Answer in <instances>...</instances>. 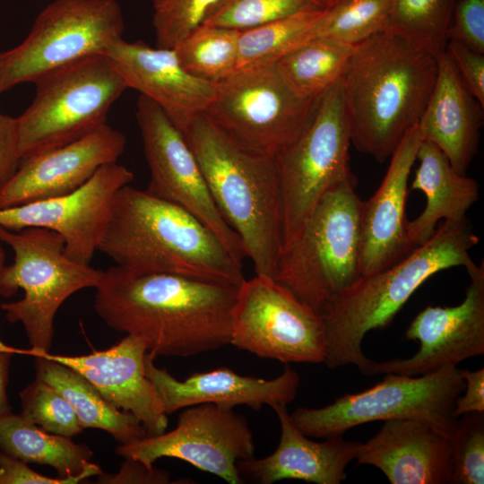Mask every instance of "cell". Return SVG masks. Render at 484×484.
<instances>
[{
  "label": "cell",
  "instance_id": "cell-40",
  "mask_svg": "<svg viewBox=\"0 0 484 484\" xmlns=\"http://www.w3.org/2000/svg\"><path fill=\"white\" fill-rule=\"evenodd\" d=\"M169 471L148 465L134 458H125L118 471L101 472L98 475L99 484H169L172 483Z\"/></svg>",
  "mask_w": 484,
  "mask_h": 484
},
{
  "label": "cell",
  "instance_id": "cell-2",
  "mask_svg": "<svg viewBox=\"0 0 484 484\" xmlns=\"http://www.w3.org/2000/svg\"><path fill=\"white\" fill-rule=\"evenodd\" d=\"M437 75L436 55L386 29L356 45L341 82L350 143L383 163L418 125Z\"/></svg>",
  "mask_w": 484,
  "mask_h": 484
},
{
  "label": "cell",
  "instance_id": "cell-46",
  "mask_svg": "<svg viewBox=\"0 0 484 484\" xmlns=\"http://www.w3.org/2000/svg\"><path fill=\"white\" fill-rule=\"evenodd\" d=\"M324 8L333 7L344 0H318Z\"/></svg>",
  "mask_w": 484,
  "mask_h": 484
},
{
  "label": "cell",
  "instance_id": "cell-31",
  "mask_svg": "<svg viewBox=\"0 0 484 484\" xmlns=\"http://www.w3.org/2000/svg\"><path fill=\"white\" fill-rule=\"evenodd\" d=\"M239 30L201 23L176 48L182 67L214 84L238 70Z\"/></svg>",
  "mask_w": 484,
  "mask_h": 484
},
{
  "label": "cell",
  "instance_id": "cell-32",
  "mask_svg": "<svg viewBox=\"0 0 484 484\" xmlns=\"http://www.w3.org/2000/svg\"><path fill=\"white\" fill-rule=\"evenodd\" d=\"M394 0H344L326 8L310 39L331 38L358 45L387 29Z\"/></svg>",
  "mask_w": 484,
  "mask_h": 484
},
{
  "label": "cell",
  "instance_id": "cell-22",
  "mask_svg": "<svg viewBox=\"0 0 484 484\" xmlns=\"http://www.w3.org/2000/svg\"><path fill=\"white\" fill-rule=\"evenodd\" d=\"M147 349L138 338L125 335L112 347L88 355L39 353L82 375L115 407L131 412L147 436L166 431L168 417L158 393L145 374ZM35 356V355H33Z\"/></svg>",
  "mask_w": 484,
  "mask_h": 484
},
{
  "label": "cell",
  "instance_id": "cell-34",
  "mask_svg": "<svg viewBox=\"0 0 484 484\" xmlns=\"http://www.w3.org/2000/svg\"><path fill=\"white\" fill-rule=\"evenodd\" d=\"M311 8L325 9L318 0H217L202 23L241 31Z\"/></svg>",
  "mask_w": 484,
  "mask_h": 484
},
{
  "label": "cell",
  "instance_id": "cell-18",
  "mask_svg": "<svg viewBox=\"0 0 484 484\" xmlns=\"http://www.w3.org/2000/svg\"><path fill=\"white\" fill-rule=\"evenodd\" d=\"M125 144V136L105 124L79 140L22 159L0 188V209L74 192L101 166L117 162Z\"/></svg>",
  "mask_w": 484,
  "mask_h": 484
},
{
  "label": "cell",
  "instance_id": "cell-10",
  "mask_svg": "<svg viewBox=\"0 0 484 484\" xmlns=\"http://www.w3.org/2000/svg\"><path fill=\"white\" fill-rule=\"evenodd\" d=\"M117 0H54L37 15L26 38L1 53L3 91L32 82L78 60L106 55L123 39Z\"/></svg>",
  "mask_w": 484,
  "mask_h": 484
},
{
  "label": "cell",
  "instance_id": "cell-24",
  "mask_svg": "<svg viewBox=\"0 0 484 484\" xmlns=\"http://www.w3.org/2000/svg\"><path fill=\"white\" fill-rule=\"evenodd\" d=\"M378 468L392 484L451 482L449 438L432 426L414 419L385 420L356 458Z\"/></svg>",
  "mask_w": 484,
  "mask_h": 484
},
{
  "label": "cell",
  "instance_id": "cell-27",
  "mask_svg": "<svg viewBox=\"0 0 484 484\" xmlns=\"http://www.w3.org/2000/svg\"><path fill=\"white\" fill-rule=\"evenodd\" d=\"M32 357L36 377L56 389L70 402L83 429L104 430L119 445L130 444L147 436L134 414L108 402L78 371L42 355Z\"/></svg>",
  "mask_w": 484,
  "mask_h": 484
},
{
  "label": "cell",
  "instance_id": "cell-35",
  "mask_svg": "<svg viewBox=\"0 0 484 484\" xmlns=\"http://www.w3.org/2000/svg\"><path fill=\"white\" fill-rule=\"evenodd\" d=\"M20 399L21 415L48 433L72 437L83 430L70 402L37 377L20 392Z\"/></svg>",
  "mask_w": 484,
  "mask_h": 484
},
{
  "label": "cell",
  "instance_id": "cell-14",
  "mask_svg": "<svg viewBox=\"0 0 484 484\" xmlns=\"http://www.w3.org/2000/svg\"><path fill=\"white\" fill-rule=\"evenodd\" d=\"M135 117L151 171L147 191L190 212L243 262L246 257L243 243L215 204L183 133L155 102L143 95L136 103Z\"/></svg>",
  "mask_w": 484,
  "mask_h": 484
},
{
  "label": "cell",
  "instance_id": "cell-3",
  "mask_svg": "<svg viewBox=\"0 0 484 484\" xmlns=\"http://www.w3.org/2000/svg\"><path fill=\"white\" fill-rule=\"evenodd\" d=\"M117 265L240 286L237 260L203 222L180 206L126 185L117 193L98 246Z\"/></svg>",
  "mask_w": 484,
  "mask_h": 484
},
{
  "label": "cell",
  "instance_id": "cell-37",
  "mask_svg": "<svg viewBox=\"0 0 484 484\" xmlns=\"http://www.w3.org/2000/svg\"><path fill=\"white\" fill-rule=\"evenodd\" d=\"M217 0H152L157 47L176 48L200 25Z\"/></svg>",
  "mask_w": 484,
  "mask_h": 484
},
{
  "label": "cell",
  "instance_id": "cell-6",
  "mask_svg": "<svg viewBox=\"0 0 484 484\" xmlns=\"http://www.w3.org/2000/svg\"><path fill=\"white\" fill-rule=\"evenodd\" d=\"M351 176L331 187L283 246L274 280L323 315L361 278L359 212Z\"/></svg>",
  "mask_w": 484,
  "mask_h": 484
},
{
  "label": "cell",
  "instance_id": "cell-39",
  "mask_svg": "<svg viewBox=\"0 0 484 484\" xmlns=\"http://www.w3.org/2000/svg\"><path fill=\"white\" fill-rule=\"evenodd\" d=\"M445 52L472 96L484 107V53L455 39H448Z\"/></svg>",
  "mask_w": 484,
  "mask_h": 484
},
{
  "label": "cell",
  "instance_id": "cell-38",
  "mask_svg": "<svg viewBox=\"0 0 484 484\" xmlns=\"http://www.w3.org/2000/svg\"><path fill=\"white\" fill-rule=\"evenodd\" d=\"M447 37L484 53V0L455 2Z\"/></svg>",
  "mask_w": 484,
  "mask_h": 484
},
{
  "label": "cell",
  "instance_id": "cell-20",
  "mask_svg": "<svg viewBox=\"0 0 484 484\" xmlns=\"http://www.w3.org/2000/svg\"><path fill=\"white\" fill-rule=\"evenodd\" d=\"M421 138L410 129L392 154L385 176L359 212L361 277L400 262L416 246L410 241L405 213L408 182Z\"/></svg>",
  "mask_w": 484,
  "mask_h": 484
},
{
  "label": "cell",
  "instance_id": "cell-25",
  "mask_svg": "<svg viewBox=\"0 0 484 484\" xmlns=\"http://www.w3.org/2000/svg\"><path fill=\"white\" fill-rule=\"evenodd\" d=\"M436 59V82L417 127L421 141L437 146L452 167L466 175L479 150L484 107L467 89L445 50Z\"/></svg>",
  "mask_w": 484,
  "mask_h": 484
},
{
  "label": "cell",
  "instance_id": "cell-19",
  "mask_svg": "<svg viewBox=\"0 0 484 484\" xmlns=\"http://www.w3.org/2000/svg\"><path fill=\"white\" fill-rule=\"evenodd\" d=\"M106 56L127 88L155 102L181 132L204 114L213 99L216 84L187 73L174 48L120 39Z\"/></svg>",
  "mask_w": 484,
  "mask_h": 484
},
{
  "label": "cell",
  "instance_id": "cell-43",
  "mask_svg": "<svg viewBox=\"0 0 484 484\" xmlns=\"http://www.w3.org/2000/svg\"><path fill=\"white\" fill-rule=\"evenodd\" d=\"M460 371L464 380L465 393L455 402L454 416L460 418L469 412H484V368Z\"/></svg>",
  "mask_w": 484,
  "mask_h": 484
},
{
  "label": "cell",
  "instance_id": "cell-36",
  "mask_svg": "<svg viewBox=\"0 0 484 484\" xmlns=\"http://www.w3.org/2000/svg\"><path fill=\"white\" fill-rule=\"evenodd\" d=\"M458 418L449 438L452 458L451 484L484 483V412Z\"/></svg>",
  "mask_w": 484,
  "mask_h": 484
},
{
  "label": "cell",
  "instance_id": "cell-41",
  "mask_svg": "<svg viewBox=\"0 0 484 484\" xmlns=\"http://www.w3.org/2000/svg\"><path fill=\"white\" fill-rule=\"evenodd\" d=\"M88 478V474L50 478L33 471L27 462L0 450V484H77Z\"/></svg>",
  "mask_w": 484,
  "mask_h": 484
},
{
  "label": "cell",
  "instance_id": "cell-44",
  "mask_svg": "<svg viewBox=\"0 0 484 484\" xmlns=\"http://www.w3.org/2000/svg\"><path fill=\"white\" fill-rule=\"evenodd\" d=\"M13 354V352L10 351H0V416L12 412V407L6 394V386Z\"/></svg>",
  "mask_w": 484,
  "mask_h": 484
},
{
  "label": "cell",
  "instance_id": "cell-47",
  "mask_svg": "<svg viewBox=\"0 0 484 484\" xmlns=\"http://www.w3.org/2000/svg\"><path fill=\"white\" fill-rule=\"evenodd\" d=\"M0 351H10L13 353L20 352V350H15L12 347L7 346L0 340Z\"/></svg>",
  "mask_w": 484,
  "mask_h": 484
},
{
  "label": "cell",
  "instance_id": "cell-12",
  "mask_svg": "<svg viewBox=\"0 0 484 484\" xmlns=\"http://www.w3.org/2000/svg\"><path fill=\"white\" fill-rule=\"evenodd\" d=\"M318 98L297 97L274 63L255 65L218 82L204 115L242 146L275 156L306 128Z\"/></svg>",
  "mask_w": 484,
  "mask_h": 484
},
{
  "label": "cell",
  "instance_id": "cell-17",
  "mask_svg": "<svg viewBox=\"0 0 484 484\" xmlns=\"http://www.w3.org/2000/svg\"><path fill=\"white\" fill-rule=\"evenodd\" d=\"M471 279L462 302L454 307L428 306L411 321L405 332L419 341V350L408 359H369L364 375L397 373L419 376L441 367H456L484 353V263L467 269Z\"/></svg>",
  "mask_w": 484,
  "mask_h": 484
},
{
  "label": "cell",
  "instance_id": "cell-7",
  "mask_svg": "<svg viewBox=\"0 0 484 484\" xmlns=\"http://www.w3.org/2000/svg\"><path fill=\"white\" fill-rule=\"evenodd\" d=\"M0 241L14 253L13 263L5 265L0 278V295L9 298L19 289L24 291L22 299L3 303L0 308L10 323L20 322L25 329L31 348L21 353L49 352L57 310L77 291L95 289L103 271L68 257L63 237L51 229L0 227Z\"/></svg>",
  "mask_w": 484,
  "mask_h": 484
},
{
  "label": "cell",
  "instance_id": "cell-45",
  "mask_svg": "<svg viewBox=\"0 0 484 484\" xmlns=\"http://www.w3.org/2000/svg\"><path fill=\"white\" fill-rule=\"evenodd\" d=\"M5 254L2 246V242L0 241V278L5 267Z\"/></svg>",
  "mask_w": 484,
  "mask_h": 484
},
{
  "label": "cell",
  "instance_id": "cell-42",
  "mask_svg": "<svg viewBox=\"0 0 484 484\" xmlns=\"http://www.w3.org/2000/svg\"><path fill=\"white\" fill-rule=\"evenodd\" d=\"M20 162L16 118L0 112V188L15 174Z\"/></svg>",
  "mask_w": 484,
  "mask_h": 484
},
{
  "label": "cell",
  "instance_id": "cell-16",
  "mask_svg": "<svg viewBox=\"0 0 484 484\" xmlns=\"http://www.w3.org/2000/svg\"><path fill=\"white\" fill-rule=\"evenodd\" d=\"M133 180V172L117 162L103 165L73 193L0 209V227L12 231L26 228L56 231L65 240L68 257L90 264L117 193Z\"/></svg>",
  "mask_w": 484,
  "mask_h": 484
},
{
  "label": "cell",
  "instance_id": "cell-9",
  "mask_svg": "<svg viewBox=\"0 0 484 484\" xmlns=\"http://www.w3.org/2000/svg\"><path fill=\"white\" fill-rule=\"evenodd\" d=\"M464 380L457 367L416 376L386 373L370 388L347 393L321 408H297L290 417L309 437L342 436L350 428L376 420L414 419L425 422L447 438L458 418L454 414Z\"/></svg>",
  "mask_w": 484,
  "mask_h": 484
},
{
  "label": "cell",
  "instance_id": "cell-26",
  "mask_svg": "<svg viewBox=\"0 0 484 484\" xmlns=\"http://www.w3.org/2000/svg\"><path fill=\"white\" fill-rule=\"evenodd\" d=\"M416 160L419 164L411 189L422 191L427 199L423 212L407 223L410 241L417 247L433 236L440 220L466 217L467 211L480 196V186L475 179L458 173L441 150L430 142H420Z\"/></svg>",
  "mask_w": 484,
  "mask_h": 484
},
{
  "label": "cell",
  "instance_id": "cell-11",
  "mask_svg": "<svg viewBox=\"0 0 484 484\" xmlns=\"http://www.w3.org/2000/svg\"><path fill=\"white\" fill-rule=\"evenodd\" d=\"M350 145L340 82L318 98L306 128L275 155L283 246L299 230L322 196L334 185L353 176L349 166Z\"/></svg>",
  "mask_w": 484,
  "mask_h": 484
},
{
  "label": "cell",
  "instance_id": "cell-13",
  "mask_svg": "<svg viewBox=\"0 0 484 484\" xmlns=\"http://www.w3.org/2000/svg\"><path fill=\"white\" fill-rule=\"evenodd\" d=\"M230 344L284 364L323 363L324 320L274 279L255 275L245 279L238 288Z\"/></svg>",
  "mask_w": 484,
  "mask_h": 484
},
{
  "label": "cell",
  "instance_id": "cell-4",
  "mask_svg": "<svg viewBox=\"0 0 484 484\" xmlns=\"http://www.w3.org/2000/svg\"><path fill=\"white\" fill-rule=\"evenodd\" d=\"M182 133L215 204L241 239L255 275L274 279L283 246L275 156L242 146L204 114Z\"/></svg>",
  "mask_w": 484,
  "mask_h": 484
},
{
  "label": "cell",
  "instance_id": "cell-5",
  "mask_svg": "<svg viewBox=\"0 0 484 484\" xmlns=\"http://www.w3.org/2000/svg\"><path fill=\"white\" fill-rule=\"evenodd\" d=\"M479 242L467 216L444 220L433 236L400 262L361 277L341 292L322 315L330 368L354 364L359 371L369 359L361 348L366 334L386 327L416 290L451 267L475 264L470 250Z\"/></svg>",
  "mask_w": 484,
  "mask_h": 484
},
{
  "label": "cell",
  "instance_id": "cell-29",
  "mask_svg": "<svg viewBox=\"0 0 484 484\" xmlns=\"http://www.w3.org/2000/svg\"><path fill=\"white\" fill-rule=\"evenodd\" d=\"M355 48L331 38H315L274 64L292 93L313 99L341 82Z\"/></svg>",
  "mask_w": 484,
  "mask_h": 484
},
{
  "label": "cell",
  "instance_id": "cell-1",
  "mask_svg": "<svg viewBox=\"0 0 484 484\" xmlns=\"http://www.w3.org/2000/svg\"><path fill=\"white\" fill-rule=\"evenodd\" d=\"M238 288L116 264L103 271L94 309L113 330L140 339L154 357L187 358L230 344Z\"/></svg>",
  "mask_w": 484,
  "mask_h": 484
},
{
  "label": "cell",
  "instance_id": "cell-30",
  "mask_svg": "<svg viewBox=\"0 0 484 484\" xmlns=\"http://www.w3.org/2000/svg\"><path fill=\"white\" fill-rule=\"evenodd\" d=\"M325 9L303 10L239 31L238 69L275 63L284 55L310 40V32Z\"/></svg>",
  "mask_w": 484,
  "mask_h": 484
},
{
  "label": "cell",
  "instance_id": "cell-28",
  "mask_svg": "<svg viewBox=\"0 0 484 484\" xmlns=\"http://www.w3.org/2000/svg\"><path fill=\"white\" fill-rule=\"evenodd\" d=\"M0 450L25 462L48 465L61 478L98 476L100 467L91 462L93 451L71 437L48 433L12 412L0 416Z\"/></svg>",
  "mask_w": 484,
  "mask_h": 484
},
{
  "label": "cell",
  "instance_id": "cell-48",
  "mask_svg": "<svg viewBox=\"0 0 484 484\" xmlns=\"http://www.w3.org/2000/svg\"><path fill=\"white\" fill-rule=\"evenodd\" d=\"M1 55V53H0ZM2 82H1V72H0V94L3 92Z\"/></svg>",
  "mask_w": 484,
  "mask_h": 484
},
{
  "label": "cell",
  "instance_id": "cell-23",
  "mask_svg": "<svg viewBox=\"0 0 484 484\" xmlns=\"http://www.w3.org/2000/svg\"><path fill=\"white\" fill-rule=\"evenodd\" d=\"M275 411L281 427L277 448L268 456H254L237 462L242 480L272 484L283 480H298L316 484H340L346 479L345 469L359 454L363 443L346 441L342 436L313 441L293 422L287 405L278 404Z\"/></svg>",
  "mask_w": 484,
  "mask_h": 484
},
{
  "label": "cell",
  "instance_id": "cell-15",
  "mask_svg": "<svg viewBox=\"0 0 484 484\" xmlns=\"http://www.w3.org/2000/svg\"><path fill=\"white\" fill-rule=\"evenodd\" d=\"M115 453L148 465L164 457L179 459L229 484H240L237 462L254 456L255 442L243 415L233 409L200 403L182 409L172 430L118 445Z\"/></svg>",
  "mask_w": 484,
  "mask_h": 484
},
{
  "label": "cell",
  "instance_id": "cell-8",
  "mask_svg": "<svg viewBox=\"0 0 484 484\" xmlns=\"http://www.w3.org/2000/svg\"><path fill=\"white\" fill-rule=\"evenodd\" d=\"M35 97L16 117L21 160L79 140L107 124L128 88L106 55L54 69L34 82Z\"/></svg>",
  "mask_w": 484,
  "mask_h": 484
},
{
  "label": "cell",
  "instance_id": "cell-33",
  "mask_svg": "<svg viewBox=\"0 0 484 484\" xmlns=\"http://www.w3.org/2000/svg\"><path fill=\"white\" fill-rule=\"evenodd\" d=\"M456 0H394L387 29L437 55L445 50Z\"/></svg>",
  "mask_w": 484,
  "mask_h": 484
},
{
  "label": "cell",
  "instance_id": "cell-21",
  "mask_svg": "<svg viewBox=\"0 0 484 484\" xmlns=\"http://www.w3.org/2000/svg\"><path fill=\"white\" fill-rule=\"evenodd\" d=\"M155 359L146 353L145 374L153 384L167 415L200 403L228 409L246 405L255 411L264 405L272 408L287 405L296 398L300 382L298 374L288 364L280 376L272 379L245 376L229 367H220L178 380L165 368L158 367Z\"/></svg>",
  "mask_w": 484,
  "mask_h": 484
}]
</instances>
